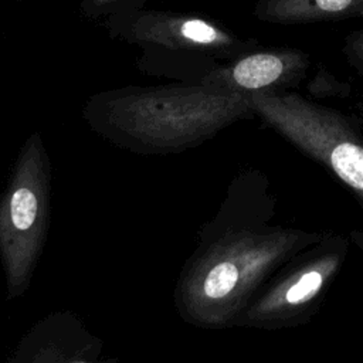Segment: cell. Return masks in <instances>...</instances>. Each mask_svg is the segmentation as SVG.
Instances as JSON below:
<instances>
[{"mask_svg":"<svg viewBox=\"0 0 363 363\" xmlns=\"http://www.w3.org/2000/svg\"><path fill=\"white\" fill-rule=\"evenodd\" d=\"M277 204L264 170L250 167L233 177L176 281L174 308L186 323L231 329L264 282L320 240V231L277 223Z\"/></svg>","mask_w":363,"mask_h":363,"instance_id":"obj_1","label":"cell"},{"mask_svg":"<svg viewBox=\"0 0 363 363\" xmlns=\"http://www.w3.org/2000/svg\"><path fill=\"white\" fill-rule=\"evenodd\" d=\"M343 54L356 72L363 77V28L353 31L346 37Z\"/></svg>","mask_w":363,"mask_h":363,"instance_id":"obj_10","label":"cell"},{"mask_svg":"<svg viewBox=\"0 0 363 363\" xmlns=\"http://www.w3.org/2000/svg\"><path fill=\"white\" fill-rule=\"evenodd\" d=\"M350 85L347 82L339 81L332 72L320 68L316 75L308 82V92L315 98H332L340 96L346 98L350 95Z\"/></svg>","mask_w":363,"mask_h":363,"instance_id":"obj_9","label":"cell"},{"mask_svg":"<svg viewBox=\"0 0 363 363\" xmlns=\"http://www.w3.org/2000/svg\"><path fill=\"white\" fill-rule=\"evenodd\" d=\"M350 244L349 237L323 233L264 282L233 328L281 330L312 320L340 274Z\"/></svg>","mask_w":363,"mask_h":363,"instance_id":"obj_5","label":"cell"},{"mask_svg":"<svg viewBox=\"0 0 363 363\" xmlns=\"http://www.w3.org/2000/svg\"><path fill=\"white\" fill-rule=\"evenodd\" d=\"M311 67L309 55L298 48L254 50L230 65L211 69L199 84L244 95L279 94L296 89Z\"/></svg>","mask_w":363,"mask_h":363,"instance_id":"obj_6","label":"cell"},{"mask_svg":"<svg viewBox=\"0 0 363 363\" xmlns=\"http://www.w3.org/2000/svg\"><path fill=\"white\" fill-rule=\"evenodd\" d=\"M250 101L255 118L335 176L363 208V119L359 115L306 99L295 91L252 94ZM349 238L363 252V230H352Z\"/></svg>","mask_w":363,"mask_h":363,"instance_id":"obj_3","label":"cell"},{"mask_svg":"<svg viewBox=\"0 0 363 363\" xmlns=\"http://www.w3.org/2000/svg\"><path fill=\"white\" fill-rule=\"evenodd\" d=\"M51 172L40 132L23 143L0 196V261L9 299L28 289L50 223Z\"/></svg>","mask_w":363,"mask_h":363,"instance_id":"obj_4","label":"cell"},{"mask_svg":"<svg viewBox=\"0 0 363 363\" xmlns=\"http://www.w3.org/2000/svg\"><path fill=\"white\" fill-rule=\"evenodd\" d=\"M82 116L115 146L163 155L197 147L255 113L248 95L193 82L99 92L86 99Z\"/></svg>","mask_w":363,"mask_h":363,"instance_id":"obj_2","label":"cell"},{"mask_svg":"<svg viewBox=\"0 0 363 363\" xmlns=\"http://www.w3.org/2000/svg\"><path fill=\"white\" fill-rule=\"evenodd\" d=\"M363 14V0H265L259 17L268 23L298 24L342 20Z\"/></svg>","mask_w":363,"mask_h":363,"instance_id":"obj_8","label":"cell"},{"mask_svg":"<svg viewBox=\"0 0 363 363\" xmlns=\"http://www.w3.org/2000/svg\"><path fill=\"white\" fill-rule=\"evenodd\" d=\"M102 342L69 312H55L38 320L21 339L9 362H95Z\"/></svg>","mask_w":363,"mask_h":363,"instance_id":"obj_7","label":"cell"}]
</instances>
